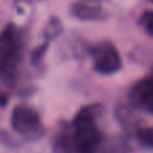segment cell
Returning a JSON list of instances; mask_svg holds the SVG:
<instances>
[{
	"label": "cell",
	"instance_id": "obj_2",
	"mask_svg": "<svg viewBox=\"0 0 153 153\" xmlns=\"http://www.w3.org/2000/svg\"><path fill=\"white\" fill-rule=\"evenodd\" d=\"M24 50V39L20 28L10 23L0 32V85L12 87L18 79Z\"/></svg>",
	"mask_w": 153,
	"mask_h": 153
},
{
	"label": "cell",
	"instance_id": "obj_10",
	"mask_svg": "<svg viewBox=\"0 0 153 153\" xmlns=\"http://www.w3.org/2000/svg\"><path fill=\"white\" fill-rule=\"evenodd\" d=\"M48 45H50V42H47V40H46L45 43H42L40 46L35 47L34 50L31 51L30 58H31V63L34 65V66H39V65L43 62V58H45L46 53H47Z\"/></svg>",
	"mask_w": 153,
	"mask_h": 153
},
{
	"label": "cell",
	"instance_id": "obj_3",
	"mask_svg": "<svg viewBox=\"0 0 153 153\" xmlns=\"http://www.w3.org/2000/svg\"><path fill=\"white\" fill-rule=\"evenodd\" d=\"M10 124L12 130L27 141H38L45 136V126L40 116L28 105H18L11 113Z\"/></svg>",
	"mask_w": 153,
	"mask_h": 153
},
{
	"label": "cell",
	"instance_id": "obj_9",
	"mask_svg": "<svg viewBox=\"0 0 153 153\" xmlns=\"http://www.w3.org/2000/svg\"><path fill=\"white\" fill-rule=\"evenodd\" d=\"M136 138L143 146L153 149V128H140L136 132Z\"/></svg>",
	"mask_w": 153,
	"mask_h": 153
},
{
	"label": "cell",
	"instance_id": "obj_11",
	"mask_svg": "<svg viewBox=\"0 0 153 153\" xmlns=\"http://www.w3.org/2000/svg\"><path fill=\"white\" fill-rule=\"evenodd\" d=\"M138 24L144 28V31L149 35V36L153 38V11L148 10L144 11L141 13L140 19H138Z\"/></svg>",
	"mask_w": 153,
	"mask_h": 153
},
{
	"label": "cell",
	"instance_id": "obj_6",
	"mask_svg": "<svg viewBox=\"0 0 153 153\" xmlns=\"http://www.w3.org/2000/svg\"><path fill=\"white\" fill-rule=\"evenodd\" d=\"M70 13L78 20L100 22L106 19V13L100 5H91L86 3H74L70 7Z\"/></svg>",
	"mask_w": 153,
	"mask_h": 153
},
{
	"label": "cell",
	"instance_id": "obj_4",
	"mask_svg": "<svg viewBox=\"0 0 153 153\" xmlns=\"http://www.w3.org/2000/svg\"><path fill=\"white\" fill-rule=\"evenodd\" d=\"M89 54L93 56V69L102 75L116 74L122 67V59L116 46L109 40H101L90 46Z\"/></svg>",
	"mask_w": 153,
	"mask_h": 153
},
{
	"label": "cell",
	"instance_id": "obj_8",
	"mask_svg": "<svg viewBox=\"0 0 153 153\" xmlns=\"http://www.w3.org/2000/svg\"><path fill=\"white\" fill-rule=\"evenodd\" d=\"M62 31H63L62 22L56 16H53V18L48 19L47 24H46L45 30H43V38L47 42H50V40H54L55 38H58L62 34Z\"/></svg>",
	"mask_w": 153,
	"mask_h": 153
},
{
	"label": "cell",
	"instance_id": "obj_12",
	"mask_svg": "<svg viewBox=\"0 0 153 153\" xmlns=\"http://www.w3.org/2000/svg\"><path fill=\"white\" fill-rule=\"evenodd\" d=\"M151 1H152V3H153V0H151Z\"/></svg>",
	"mask_w": 153,
	"mask_h": 153
},
{
	"label": "cell",
	"instance_id": "obj_5",
	"mask_svg": "<svg viewBox=\"0 0 153 153\" xmlns=\"http://www.w3.org/2000/svg\"><path fill=\"white\" fill-rule=\"evenodd\" d=\"M128 98L133 108L153 114V74L136 82L130 87Z\"/></svg>",
	"mask_w": 153,
	"mask_h": 153
},
{
	"label": "cell",
	"instance_id": "obj_1",
	"mask_svg": "<svg viewBox=\"0 0 153 153\" xmlns=\"http://www.w3.org/2000/svg\"><path fill=\"white\" fill-rule=\"evenodd\" d=\"M103 108L100 103L79 109L70 124L62 122L55 132L53 153H100L105 137L97 125Z\"/></svg>",
	"mask_w": 153,
	"mask_h": 153
},
{
	"label": "cell",
	"instance_id": "obj_7",
	"mask_svg": "<svg viewBox=\"0 0 153 153\" xmlns=\"http://www.w3.org/2000/svg\"><path fill=\"white\" fill-rule=\"evenodd\" d=\"M100 153H129V143L125 137H113L105 140Z\"/></svg>",
	"mask_w": 153,
	"mask_h": 153
}]
</instances>
